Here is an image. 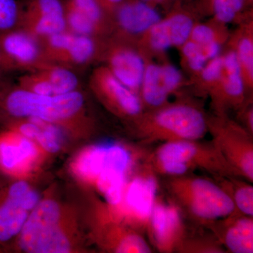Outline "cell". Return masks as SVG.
<instances>
[{
  "mask_svg": "<svg viewBox=\"0 0 253 253\" xmlns=\"http://www.w3.org/2000/svg\"><path fill=\"white\" fill-rule=\"evenodd\" d=\"M184 83L182 73L172 63L148 59L139 91L144 107L153 110L164 106Z\"/></svg>",
  "mask_w": 253,
  "mask_h": 253,
  "instance_id": "8fae6325",
  "label": "cell"
},
{
  "mask_svg": "<svg viewBox=\"0 0 253 253\" xmlns=\"http://www.w3.org/2000/svg\"><path fill=\"white\" fill-rule=\"evenodd\" d=\"M49 63L42 40L21 28L0 35L2 71H36Z\"/></svg>",
  "mask_w": 253,
  "mask_h": 253,
  "instance_id": "52a82bcc",
  "label": "cell"
},
{
  "mask_svg": "<svg viewBox=\"0 0 253 253\" xmlns=\"http://www.w3.org/2000/svg\"><path fill=\"white\" fill-rule=\"evenodd\" d=\"M155 174L149 163H146L142 170L125 186L123 191L122 201L126 217L134 225L142 229L149 228L157 199L158 181Z\"/></svg>",
  "mask_w": 253,
  "mask_h": 253,
  "instance_id": "30bf717a",
  "label": "cell"
},
{
  "mask_svg": "<svg viewBox=\"0 0 253 253\" xmlns=\"http://www.w3.org/2000/svg\"><path fill=\"white\" fill-rule=\"evenodd\" d=\"M134 122L138 136L148 143L200 140L208 132V116L186 101L144 112Z\"/></svg>",
  "mask_w": 253,
  "mask_h": 253,
  "instance_id": "6da1fadb",
  "label": "cell"
},
{
  "mask_svg": "<svg viewBox=\"0 0 253 253\" xmlns=\"http://www.w3.org/2000/svg\"><path fill=\"white\" fill-rule=\"evenodd\" d=\"M166 188L173 202L201 222L212 224L236 211L230 196L216 181L185 174L172 176Z\"/></svg>",
  "mask_w": 253,
  "mask_h": 253,
  "instance_id": "7a4b0ae2",
  "label": "cell"
},
{
  "mask_svg": "<svg viewBox=\"0 0 253 253\" xmlns=\"http://www.w3.org/2000/svg\"><path fill=\"white\" fill-rule=\"evenodd\" d=\"M37 150L31 139L11 135L0 141V165L7 170H17L36 158Z\"/></svg>",
  "mask_w": 253,
  "mask_h": 253,
  "instance_id": "ffe728a7",
  "label": "cell"
},
{
  "mask_svg": "<svg viewBox=\"0 0 253 253\" xmlns=\"http://www.w3.org/2000/svg\"><path fill=\"white\" fill-rule=\"evenodd\" d=\"M39 70L49 83L52 95L67 94L77 90L79 79L71 68L49 63Z\"/></svg>",
  "mask_w": 253,
  "mask_h": 253,
  "instance_id": "cb8c5ba5",
  "label": "cell"
},
{
  "mask_svg": "<svg viewBox=\"0 0 253 253\" xmlns=\"http://www.w3.org/2000/svg\"><path fill=\"white\" fill-rule=\"evenodd\" d=\"M194 11L181 6L173 9L170 12L162 18L172 48L179 49L189 39L194 25L197 22Z\"/></svg>",
  "mask_w": 253,
  "mask_h": 253,
  "instance_id": "7402d4cb",
  "label": "cell"
},
{
  "mask_svg": "<svg viewBox=\"0 0 253 253\" xmlns=\"http://www.w3.org/2000/svg\"><path fill=\"white\" fill-rule=\"evenodd\" d=\"M83 95L78 90L60 95L38 94L21 86L9 89L4 107L11 116L51 123L71 122L83 112Z\"/></svg>",
  "mask_w": 253,
  "mask_h": 253,
  "instance_id": "3957f363",
  "label": "cell"
},
{
  "mask_svg": "<svg viewBox=\"0 0 253 253\" xmlns=\"http://www.w3.org/2000/svg\"><path fill=\"white\" fill-rule=\"evenodd\" d=\"M18 28L41 40L66 31L64 6L59 0H31L21 4Z\"/></svg>",
  "mask_w": 253,
  "mask_h": 253,
  "instance_id": "5bb4252c",
  "label": "cell"
},
{
  "mask_svg": "<svg viewBox=\"0 0 253 253\" xmlns=\"http://www.w3.org/2000/svg\"><path fill=\"white\" fill-rule=\"evenodd\" d=\"M179 50L181 63L191 74V78L199 73L208 63V61L205 57L199 44L191 40H188L179 48Z\"/></svg>",
  "mask_w": 253,
  "mask_h": 253,
  "instance_id": "4dcf8cb0",
  "label": "cell"
},
{
  "mask_svg": "<svg viewBox=\"0 0 253 253\" xmlns=\"http://www.w3.org/2000/svg\"><path fill=\"white\" fill-rule=\"evenodd\" d=\"M176 252L189 253H224L220 243L204 238H189L185 236L176 249Z\"/></svg>",
  "mask_w": 253,
  "mask_h": 253,
  "instance_id": "d6a6232c",
  "label": "cell"
},
{
  "mask_svg": "<svg viewBox=\"0 0 253 253\" xmlns=\"http://www.w3.org/2000/svg\"><path fill=\"white\" fill-rule=\"evenodd\" d=\"M89 83L96 96L116 114L135 121L144 112L139 95L118 81L105 65L95 68Z\"/></svg>",
  "mask_w": 253,
  "mask_h": 253,
  "instance_id": "ba28073f",
  "label": "cell"
},
{
  "mask_svg": "<svg viewBox=\"0 0 253 253\" xmlns=\"http://www.w3.org/2000/svg\"><path fill=\"white\" fill-rule=\"evenodd\" d=\"M216 182L230 196L236 210L245 215L253 216V186L236 176L216 177Z\"/></svg>",
  "mask_w": 253,
  "mask_h": 253,
  "instance_id": "603a6c76",
  "label": "cell"
},
{
  "mask_svg": "<svg viewBox=\"0 0 253 253\" xmlns=\"http://www.w3.org/2000/svg\"><path fill=\"white\" fill-rule=\"evenodd\" d=\"M241 125L251 134H253V101L248 100L244 106L238 110Z\"/></svg>",
  "mask_w": 253,
  "mask_h": 253,
  "instance_id": "e575fe53",
  "label": "cell"
},
{
  "mask_svg": "<svg viewBox=\"0 0 253 253\" xmlns=\"http://www.w3.org/2000/svg\"><path fill=\"white\" fill-rule=\"evenodd\" d=\"M213 145L240 178L253 182V135L227 114L208 116Z\"/></svg>",
  "mask_w": 253,
  "mask_h": 253,
  "instance_id": "277c9868",
  "label": "cell"
},
{
  "mask_svg": "<svg viewBox=\"0 0 253 253\" xmlns=\"http://www.w3.org/2000/svg\"><path fill=\"white\" fill-rule=\"evenodd\" d=\"M222 71L221 54L210 60L199 73L191 78V84H194L199 94L210 96L217 89Z\"/></svg>",
  "mask_w": 253,
  "mask_h": 253,
  "instance_id": "f1b7e54d",
  "label": "cell"
},
{
  "mask_svg": "<svg viewBox=\"0 0 253 253\" xmlns=\"http://www.w3.org/2000/svg\"><path fill=\"white\" fill-rule=\"evenodd\" d=\"M18 130L23 136L36 140L50 153L57 152L61 148L62 132L54 123L29 118L18 126Z\"/></svg>",
  "mask_w": 253,
  "mask_h": 253,
  "instance_id": "44dd1931",
  "label": "cell"
},
{
  "mask_svg": "<svg viewBox=\"0 0 253 253\" xmlns=\"http://www.w3.org/2000/svg\"><path fill=\"white\" fill-rule=\"evenodd\" d=\"M2 72H3V71H2V70H1V65H0V75H1V73Z\"/></svg>",
  "mask_w": 253,
  "mask_h": 253,
  "instance_id": "f35d334b",
  "label": "cell"
},
{
  "mask_svg": "<svg viewBox=\"0 0 253 253\" xmlns=\"http://www.w3.org/2000/svg\"><path fill=\"white\" fill-rule=\"evenodd\" d=\"M201 3L206 14L226 25L240 21L244 16L245 0H201Z\"/></svg>",
  "mask_w": 253,
  "mask_h": 253,
  "instance_id": "4316f807",
  "label": "cell"
},
{
  "mask_svg": "<svg viewBox=\"0 0 253 253\" xmlns=\"http://www.w3.org/2000/svg\"><path fill=\"white\" fill-rule=\"evenodd\" d=\"M28 211L8 198L0 207V241H8L21 232Z\"/></svg>",
  "mask_w": 253,
  "mask_h": 253,
  "instance_id": "d4e9b609",
  "label": "cell"
},
{
  "mask_svg": "<svg viewBox=\"0 0 253 253\" xmlns=\"http://www.w3.org/2000/svg\"><path fill=\"white\" fill-rule=\"evenodd\" d=\"M132 161L131 153L121 145H97L82 152L75 163V169L84 179L95 181L111 171L126 173Z\"/></svg>",
  "mask_w": 253,
  "mask_h": 253,
  "instance_id": "4fadbf2b",
  "label": "cell"
},
{
  "mask_svg": "<svg viewBox=\"0 0 253 253\" xmlns=\"http://www.w3.org/2000/svg\"><path fill=\"white\" fill-rule=\"evenodd\" d=\"M106 12L111 16L113 11L126 0H97Z\"/></svg>",
  "mask_w": 253,
  "mask_h": 253,
  "instance_id": "d590c367",
  "label": "cell"
},
{
  "mask_svg": "<svg viewBox=\"0 0 253 253\" xmlns=\"http://www.w3.org/2000/svg\"><path fill=\"white\" fill-rule=\"evenodd\" d=\"M253 0H245V4H246V7L247 6H252Z\"/></svg>",
  "mask_w": 253,
  "mask_h": 253,
  "instance_id": "8d00e7d4",
  "label": "cell"
},
{
  "mask_svg": "<svg viewBox=\"0 0 253 253\" xmlns=\"http://www.w3.org/2000/svg\"><path fill=\"white\" fill-rule=\"evenodd\" d=\"M21 4L17 0H0V35L19 27Z\"/></svg>",
  "mask_w": 253,
  "mask_h": 253,
  "instance_id": "1f68e13d",
  "label": "cell"
},
{
  "mask_svg": "<svg viewBox=\"0 0 253 253\" xmlns=\"http://www.w3.org/2000/svg\"><path fill=\"white\" fill-rule=\"evenodd\" d=\"M161 18L156 6L140 0H126L111 14L113 38L135 44Z\"/></svg>",
  "mask_w": 253,
  "mask_h": 253,
  "instance_id": "7c38bea8",
  "label": "cell"
},
{
  "mask_svg": "<svg viewBox=\"0 0 253 253\" xmlns=\"http://www.w3.org/2000/svg\"><path fill=\"white\" fill-rule=\"evenodd\" d=\"M112 228V230L109 231L108 242L116 253H151L147 241L136 231L120 226Z\"/></svg>",
  "mask_w": 253,
  "mask_h": 253,
  "instance_id": "484cf974",
  "label": "cell"
},
{
  "mask_svg": "<svg viewBox=\"0 0 253 253\" xmlns=\"http://www.w3.org/2000/svg\"><path fill=\"white\" fill-rule=\"evenodd\" d=\"M178 0H162L163 3H172V2H176Z\"/></svg>",
  "mask_w": 253,
  "mask_h": 253,
  "instance_id": "74e56055",
  "label": "cell"
},
{
  "mask_svg": "<svg viewBox=\"0 0 253 253\" xmlns=\"http://www.w3.org/2000/svg\"><path fill=\"white\" fill-rule=\"evenodd\" d=\"M60 220L59 205L51 200L39 203L20 232L21 249L31 253L69 252L71 242L61 229Z\"/></svg>",
  "mask_w": 253,
  "mask_h": 253,
  "instance_id": "5b68a950",
  "label": "cell"
},
{
  "mask_svg": "<svg viewBox=\"0 0 253 253\" xmlns=\"http://www.w3.org/2000/svg\"><path fill=\"white\" fill-rule=\"evenodd\" d=\"M218 241L234 253H253V219L235 211L224 219L212 223Z\"/></svg>",
  "mask_w": 253,
  "mask_h": 253,
  "instance_id": "e0dca14e",
  "label": "cell"
},
{
  "mask_svg": "<svg viewBox=\"0 0 253 253\" xmlns=\"http://www.w3.org/2000/svg\"><path fill=\"white\" fill-rule=\"evenodd\" d=\"M101 59L118 81L139 95L148 59L135 44L112 38L105 42Z\"/></svg>",
  "mask_w": 253,
  "mask_h": 253,
  "instance_id": "9c48e42d",
  "label": "cell"
},
{
  "mask_svg": "<svg viewBox=\"0 0 253 253\" xmlns=\"http://www.w3.org/2000/svg\"><path fill=\"white\" fill-rule=\"evenodd\" d=\"M230 34L226 24L211 18L207 22H196L190 35L189 40L199 46L212 44L223 46L227 42Z\"/></svg>",
  "mask_w": 253,
  "mask_h": 253,
  "instance_id": "83f0119b",
  "label": "cell"
},
{
  "mask_svg": "<svg viewBox=\"0 0 253 253\" xmlns=\"http://www.w3.org/2000/svg\"><path fill=\"white\" fill-rule=\"evenodd\" d=\"M228 48L236 54L248 91L253 88V20L249 14L239 21V26L227 41Z\"/></svg>",
  "mask_w": 253,
  "mask_h": 253,
  "instance_id": "ac0fdd59",
  "label": "cell"
},
{
  "mask_svg": "<svg viewBox=\"0 0 253 253\" xmlns=\"http://www.w3.org/2000/svg\"><path fill=\"white\" fill-rule=\"evenodd\" d=\"M102 38L73 34L54 63L70 68L81 67L102 56L105 42Z\"/></svg>",
  "mask_w": 253,
  "mask_h": 253,
  "instance_id": "d6986e66",
  "label": "cell"
},
{
  "mask_svg": "<svg viewBox=\"0 0 253 253\" xmlns=\"http://www.w3.org/2000/svg\"><path fill=\"white\" fill-rule=\"evenodd\" d=\"M222 71L217 89L209 96L214 113L227 114L230 110H239L246 100L247 89L236 54L227 49L221 54Z\"/></svg>",
  "mask_w": 253,
  "mask_h": 253,
  "instance_id": "2e32d148",
  "label": "cell"
},
{
  "mask_svg": "<svg viewBox=\"0 0 253 253\" xmlns=\"http://www.w3.org/2000/svg\"><path fill=\"white\" fill-rule=\"evenodd\" d=\"M66 2L90 19L106 36L111 33V16L97 0H66Z\"/></svg>",
  "mask_w": 253,
  "mask_h": 253,
  "instance_id": "f546056e",
  "label": "cell"
},
{
  "mask_svg": "<svg viewBox=\"0 0 253 253\" xmlns=\"http://www.w3.org/2000/svg\"><path fill=\"white\" fill-rule=\"evenodd\" d=\"M8 198L27 211L34 209L39 204V196L24 181L13 184L10 188Z\"/></svg>",
  "mask_w": 253,
  "mask_h": 253,
  "instance_id": "836d02e7",
  "label": "cell"
},
{
  "mask_svg": "<svg viewBox=\"0 0 253 253\" xmlns=\"http://www.w3.org/2000/svg\"><path fill=\"white\" fill-rule=\"evenodd\" d=\"M149 158L179 161L191 171L201 169L211 173L214 177H239L212 142L204 144L199 140L165 142Z\"/></svg>",
  "mask_w": 253,
  "mask_h": 253,
  "instance_id": "8992f818",
  "label": "cell"
},
{
  "mask_svg": "<svg viewBox=\"0 0 253 253\" xmlns=\"http://www.w3.org/2000/svg\"><path fill=\"white\" fill-rule=\"evenodd\" d=\"M148 229L159 252L176 251L186 236L180 208L175 203L156 199Z\"/></svg>",
  "mask_w": 253,
  "mask_h": 253,
  "instance_id": "9a60e30c",
  "label": "cell"
}]
</instances>
